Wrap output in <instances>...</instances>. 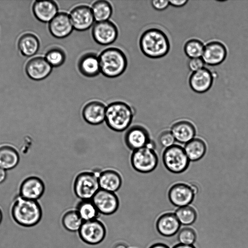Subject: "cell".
Wrapping results in <instances>:
<instances>
[{
    "label": "cell",
    "mask_w": 248,
    "mask_h": 248,
    "mask_svg": "<svg viewBox=\"0 0 248 248\" xmlns=\"http://www.w3.org/2000/svg\"><path fill=\"white\" fill-rule=\"evenodd\" d=\"M195 194L191 185L179 183L170 187L168 196L170 203L179 208L189 205L193 202Z\"/></svg>",
    "instance_id": "cell-10"
},
{
    "label": "cell",
    "mask_w": 248,
    "mask_h": 248,
    "mask_svg": "<svg viewBox=\"0 0 248 248\" xmlns=\"http://www.w3.org/2000/svg\"><path fill=\"white\" fill-rule=\"evenodd\" d=\"M184 150L190 161H197L205 155L206 145L202 140L198 138H194L186 144Z\"/></svg>",
    "instance_id": "cell-26"
},
{
    "label": "cell",
    "mask_w": 248,
    "mask_h": 248,
    "mask_svg": "<svg viewBox=\"0 0 248 248\" xmlns=\"http://www.w3.org/2000/svg\"><path fill=\"white\" fill-rule=\"evenodd\" d=\"M91 9L94 20L96 22L108 20L112 14V6L107 0L95 1L92 4Z\"/></svg>",
    "instance_id": "cell-29"
},
{
    "label": "cell",
    "mask_w": 248,
    "mask_h": 248,
    "mask_svg": "<svg viewBox=\"0 0 248 248\" xmlns=\"http://www.w3.org/2000/svg\"><path fill=\"white\" fill-rule=\"evenodd\" d=\"M213 78L211 71L204 67L192 73L189 78V85L191 90L195 93H204L211 88Z\"/></svg>",
    "instance_id": "cell-16"
},
{
    "label": "cell",
    "mask_w": 248,
    "mask_h": 248,
    "mask_svg": "<svg viewBox=\"0 0 248 248\" xmlns=\"http://www.w3.org/2000/svg\"><path fill=\"white\" fill-rule=\"evenodd\" d=\"M151 4L157 11L164 10L170 5L169 0H154L151 1Z\"/></svg>",
    "instance_id": "cell-37"
},
{
    "label": "cell",
    "mask_w": 248,
    "mask_h": 248,
    "mask_svg": "<svg viewBox=\"0 0 248 248\" xmlns=\"http://www.w3.org/2000/svg\"><path fill=\"white\" fill-rule=\"evenodd\" d=\"M150 141L148 131L140 125L131 127L124 135L125 143L133 151L147 146Z\"/></svg>",
    "instance_id": "cell-14"
},
{
    "label": "cell",
    "mask_w": 248,
    "mask_h": 248,
    "mask_svg": "<svg viewBox=\"0 0 248 248\" xmlns=\"http://www.w3.org/2000/svg\"><path fill=\"white\" fill-rule=\"evenodd\" d=\"M158 140L162 147L167 148L174 145L175 140L171 132L166 130L160 133Z\"/></svg>",
    "instance_id": "cell-35"
},
{
    "label": "cell",
    "mask_w": 248,
    "mask_h": 248,
    "mask_svg": "<svg viewBox=\"0 0 248 248\" xmlns=\"http://www.w3.org/2000/svg\"><path fill=\"white\" fill-rule=\"evenodd\" d=\"M170 132L175 140L181 143H186L196 135V129L194 125L188 121H178L171 127Z\"/></svg>",
    "instance_id": "cell-23"
},
{
    "label": "cell",
    "mask_w": 248,
    "mask_h": 248,
    "mask_svg": "<svg viewBox=\"0 0 248 248\" xmlns=\"http://www.w3.org/2000/svg\"><path fill=\"white\" fill-rule=\"evenodd\" d=\"M113 248H128V246L122 243H118L116 244Z\"/></svg>",
    "instance_id": "cell-42"
},
{
    "label": "cell",
    "mask_w": 248,
    "mask_h": 248,
    "mask_svg": "<svg viewBox=\"0 0 248 248\" xmlns=\"http://www.w3.org/2000/svg\"><path fill=\"white\" fill-rule=\"evenodd\" d=\"M205 45L197 39H191L184 45V51L189 59L202 57Z\"/></svg>",
    "instance_id": "cell-32"
},
{
    "label": "cell",
    "mask_w": 248,
    "mask_h": 248,
    "mask_svg": "<svg viewBox=\"0 0 248 248\" xmlns=\"http://www.w3.org/2000/svg\"><path fill=\"white\" fill-rule=\"evenodd\" d=\"M134 112L128 104L122 101H115L106 107L105 122L107 126L116 132H123L130 125Z\"/></svg>",
    "instance_id": "cell-4"
},
{
    "label": "cell",
    "mask_w": 248,
    "mask_h": 248,
    "mask_svg": "<svg viewBox=\"0 0 248 248\" xmlns=\"http://www.w3.org/2000/svg\"><path fill=\"white\" fill-rule=\"evenodd\" d=\"M62 226L67 231L71 232H78L83 221L76 210H71L65 212L62 219Z\"/></svg>",
    "instance_id": "cell-30"
},
{
    "label": "cell",
    "mask_w": 248,
    "mask_h": 248,
    "mask_svg": "<svg viewBox=\"0 0 248 248\" xmlns=\"http://www.w3.org/2000/svg\"><path fill=\"white\" fill-rule=\"evenodd\" d=\"M98 182L100 189L114 193L120 188L122 178L118 172L108 169L98 174Z\"/></svg>",
    "instance_id": "cell-24"
},
{
    "label": "cell",
    "mask_w": 248,
    "mask_h": 248,
    "mask_svg": "<svg viewBox=\"0 0 248 248\" xmlns=\"http://www.w3.org/2000/svg\"><path fill=\"white\" fill-rule=\"evenodd\" d=\"M172 248H196L194 245H187L179 243L175 245Z\"/></svg>",
    "instance_id": "cell-41"
},
{
    "label": "cell",
    "mask_w": 248,
    "mask_h": 248,
    "mask_svg": "<svg viewBox=\"0 0 248 248\" xmlns=\"http://www.w3.org/2000/svg\"><path fill=\"white\" fill-rule=\"evenodd\" d=\"M227 54L226 47L222 43L213 41L205 45L202 58L205 64L209 66H217L224 61Z\"/></svg>",
    "instance_id": "cell-13"
},
{
    "label": "cell",
    "mask_w": 248,
    "mask_h": 248,
    "mask_svg": "<svg viewBox=\"0 0 248 248\" xmlns=\"http://www.w3.org/2000/svg\"><path fill=\"white\" fill-rule=\"evenodd\" d=\"M48 28L53 36L60 39L69 36L74 29L69 15L65 12L58 13L49 22Z\"/></svg>",
    "instance_id": "cell-18"
},
{
    "label": "cell",
    "mask_w": 248,
    "mask_h": 248,
    "mask_svg": "<svg viewBox=\"0 0 248 248\" xmlns=\"http://www.w3.org/2000/svg\"><path fill=\"white\" fill-rule=\"evenodd\" d=\"M78 232L82 241L88 245H96L105 239L106 229L103 223L96 219L83 222Z\"/></svg>",
    "instance_id": "cell-8"
},
{
    "label": "cell",
    "mask_w": 248,
    "mask_h": 248,
    "mask_svg": "<svg viewBox=\"0 0 248 248\" xmlns=\"http://www.w3.org/2000/svg\"><path fill=\"white\" fill-rule=\"evenodd\" d=\"M133 168L140 173H147L156 168L158 158L154 149L148 146L133 151L130 158Z\"/></svg>",
    "instance_id": "cell-7"
},
{
    "label": "cell",
    "mask_w": 248,
    "mask_h": 248,
    "mask_svg": "<svg viewBox=\"0 0 248 248\" xmlns=\"http://www.w3.org/2000/svg\"><path fill=\"white\" fill-rule=\"evenodd\" d=\"M19 161V154L14 147L9 145L0 146V168L11 170L17 166Z\"/></svg>",
    "instance_id": "cell-25"
},
{
    "label": "cell",
    "mask_w": 248,
    "mask_h": 248,
    "mask_svg": "<svg viewBox=\"0 0 248 248\" xmlns=\"http://www.w3.org/2000/svg\"><path fill=\"white\" fill-rule=\"evenodd\" d=\"M92 201L100 214L110 215L115 213L119 206V201L114 192L100 189Z\"/></svg>",
    "instance_id": "cell-11"
},
{
    "label": "cell",
    "mask_w": 248,
    "mask_h": 248,
    "mask_svg": "<svg viewBox=\"0 0 248 248\" xmlns=\"http://www.w3.org/2000/svg\"><path fill=\"white\" fill-rule=\"evenodd\" d=\"M106 107L104 104L100 101L89 102L82 109V117L90 124H100L105 120Z\"/></svg>",
    "instance_id": "cell-17"
},
{
    "label": "cell",
    "mask_w": 248,
    "mask_h": 248,
    "mask_svg": "<svg viewBox=\"0 0 248 248\" xmlns=\"http://www.w3.org/2000/svg\"><path fill=\"white\" fill-rule=\"evenodd\" d=\"M139 44L142 52L152 59L164 57L170 48L167 35L157 28H150L144 31L140 36Z\"/></svg>",
    "instance_id": "cell-1"
},
{
    "label": "cell",
    "mask_w": 248,
    "mask_h": 248,
    "mask_svg": "<svg viewBox=\"0 0 248 248\" xmlns=\"http://www.w3.org/2000/svg\"><path fill=\"white\" fill-rule=\"evenodd\" d=\"M100 72L105 77L114 78L121 76L127 65L126 55L120 49L108 47L98 56Z\"/></svg>",
    "instance_id": "cell-3"
},
{
    "label": "cell",
    "mask_w": 248,
    "mask_h": 248,
    "mask_svg": "<svg viewBox=\"0 0 248 248\" xmlns=\"http://www.w3.org/2000/svg\"><path fill=\"white\" fill-rule=\"evenodd\" d=\"M18 46L21 53L30 57L35 54L39 46V42L36 36L31 33H26L20 38Z\"/></svg>",
    "instance_id": "cell-27"
},
{
    "label": "cell",
    "mask_w": 248,
    "mask_h": 248,
    "mask_svg": "<svg viewBox=\"0 0 248 248\" xmlns=\"http://www.w3.org/2000/svg\"><path fill=\"white\" fill-rule=\"evenodd\" d=\"M162 161L165 168L173 173L186 171L190 162L184 148L177 144L165 149L162 154Z\"/></svg>",
    "instance_id": "cell-6"
},
{
    "label": "cell",
    "mask_w": 248,
    "mask_h": 248,
    "mask_svg": "<svg viewBox=\"0 0 248 248\" xmlns=\"http://www.w3.org/2000/svg\"><path fill=\"white\" fill-rule=\"evenodd\" d=\"M177 239L180 244L193 245L197 239V233L193 228L186 227L179 230Z\"/></svg>",
    "instance_id": "cell-34"
},
{
    "label": "cell",
    "mask_w": 248,
    "mask_h": 248,
    "mask_svg": "<svg viewBox=\"0 0 248 248\" xmlns=\"http://www.w3.org/2000/svg\"><path fill=\"white\" fill-rule=\"evenodd\" d=\"M73 189L78 198L81 200H92L100 189L98 175L90 171L79 173L75 179Z\"/></svg>",
    "instance_id": "cell-5"
},
{
    "label": "cell",
    "mask_w": 248,
    "mask_h": 248,
    "mask_svg": "<svg viewBox=\"0 0 248 248\" xmlns=\"http://www.w3.org/2000/svg\"><path fill=\"white\" fill-rule=\"evenodd\" d=\"M76 210L83 222L98 219L100 215L92 200H81Z\"/></svg>",
    "instance_id": "cell-28"
},
{
    "label": "cell",
    "mask_w": 248,
    "mask_h": 248,
    "mask_svg": "<svg viewBox=\"0 0 248 248\" xmlns=\"http://www.w3.org/2000/svg\"><path fill=\"white\" fill-rule=\"evenodd\" d=\"M181 224L175 213H165L160 215L156 221L157 232L164 237H171L179 232Z\"/></svg>",
    "instance_id": "cell-19"
},
{
    "label": "cell",
    "mask_w": 248,
    "mask_h": 248,
    "mask_svg": "<svg viewBox=\"0 0 248 248\" xmlns=\"http://www.w3.org/2000/svg\"><path fill=\"white\" fill-rule=\"evenodd\" d=\"M188 0H169L170 5L176 8L183 7L188 2Z\"/></svg>",
    "instance_id": "cell-38"
},
{
    "label": "cell",
    "mask_w": 248,
    "mask_h": 248,
    "mask_svg": "<svg viewBox=\"0 0 248 248\" xmlns=\"http://www.w3.org/2000/svg\"><path fill=\"white\" fill-rule=\"evenodd\" d=\"M12 215L21 226L31 227L36 225L42 216L41 207L36 201L17 197L12 206Z\"/></svg>",
    "instance_id": "cell-2"
},
{
    "label": "cell",
    "mask_w": 248,
    "mask_h": 248,
    "mask_svg": "<svg viewBox=\"0 0 248 248\" xmlns=\"http://www.w3.org/2000/svg\"><path fill=\"white\" fill-rule=\"evenodd\" d=\"M78 66L80 73L88 78L94 77L100 73L98 56L93 53L83 55L78 61Z\"/></svg>",
    "instance_id": "cell-21"
},
{
    "label": "cell",
    "mask_w": 248,
    "mask_h": 248,
    "mask_svg": "<svg viewBox=\"0 0 248 248\" xmlns=\"http://www.w3.org/2000/svg\"><path fill=\"white\" fill-rule=\"evenodd\" d=\"M65 58L63 50L59 47H53L46 52L45 59L52 67H59L64 63Z\"/></svg>",
    "instance_id": "cell-33"
},
{
    "label": "cell",
    "mask_w": 248,
    "mask_h": 248,
    "mask_svg": "<svg viewBox=\"0 0 248 248\" xmlns=\"http://www.w3.org/2000/svg\"><path fill=\"white\" fill-rule=\"evenodd\" d=\"M149 248H170L167 245L162 243H157L151 246Z\"/></svg>",
    "instance_id": "cell-40"
},
{
    "label": "cell",
    "mask_w": 248,
    "mask_h": 248,
    "mask_svg": "<svg viewBox=\"0 0 248 248\" xmlns=\"http://www.w3.org/2000/svg\"><path fill=\"white\" fill-rule=\"evenodd\" d=\"M92 34L97 44L107 46L116 41L118 30L115 24L109 20L96 22L93 25Z\"/></svg>",
    "instance_id": "cell-9"
},
{
    "label": "cell",
    "mask_w": 248,
    "mask_h": 248,
    "mask_svg": "<svg viewBox=\"0 0 248 248\" xmlns=\"http://www.w3.org/2000/svg\"><path fill=\"white\" fill-rule=\"evenodd\" d=\"M69 16L73 28L78 31H84L91 27L95 21L89 6L78 5L71 11Z\"/></svg>",
    "instance_id": "cell-12"
},
{
    "label": "cell",
    "mask_w": 248,
    "mask_h": 248,
    "mask_svg": "<svg viewBox=\"0 0 248 248\" xmlns=\"http://www.w3.org/2000/svg\"><path fill=\"white\" fill-rule=\"evenodd\" d=\"M45 189L44 183L36 176H30L21 183L20 196L23 198L36 201L43 195Z\"/></svg>",
    "instance_id": "cell-15"
},
{
    "label": "cell",
    "mask_w": 248,
    "mask_h": 248,
    "mask_svg": "<svg viewBox=\"0 0 248 248\" xmlns=\"http://www.w3.org/2000/svg\"><path fill=\"white\" fill-rule=\"evenodd\" d=\"M2 214L1 211L0 209V224L2 221Z\"/></svg>",
    "instance_id": "cell-43"
},
{
    "label": "cell",
    "mask_w": 248,
    "mask_h": 248,
    "mask_svg": "<svg viewBox=\"0 0 248 248\" xmlns=\"http://www.w3.org/2000/svg\"><path fill=\"white\" fill-rule=\"evenodd\" d=\"M205 63L202 58H195L189 59L187 62V67L193 72L203 68Z\"/></svg>",
    "instance_id": "cell-36"
},
{
    "label": "cell",
    "mask_w": 248,
    "mask_h": 248,
    "mask_svg": "<svg viewBox=\"0 0 248 248\" xmlns=\"http://www.w3.org/2000/svg\"><path fill=\"white\" fill-rule=\"evenodd\" d=\"M175 214L181 225L186 226L193 224L197 218L196 209L190 205L178 208Z\"/></svg>",
    "instance_id": "cell-31"
},
{
    "label": "cell",
    "mask_w": 248,
    "mask_h": 248,
    "mask_svg": "<svg viewBox=\"0 0 248 248\" xmlns=\"http://www.w3.org/2000/svg\"><path fill=\"white\" fill-rule=\"evenodd\" d=\"M35 17L43 22H50L58 14V7L52 0L36 1L33 5Z\"/></svg>",
    "instance_id": "cell-22"
},
{
    "label": "cell",
    "mask_w": 248,
    "mask_h": 248,
    "mask_svg": "<svg viewBox=\"0 0 248 248\" xmlns=\"http://www.w3.org/2000/svg\"><path fill=\"white\" fill-rule=\"evenodd\" d=\"M7 176L6 170L0 168V184L3 183Z\"/></svg>",
    "instance_id": "cell-39"
},
{
    "label": "cell",
    "mask_w": 248,
    "mask_h": 248,
    "mask_svg": "<svg viewBox=\"0 0 248 248\" xmlns=\"http://www.w3.org/2000/svg\"><path fill=\"white\" fill-rule=\"evenodd\" d=\"M52 67L45 58L36 57L28 62L26 71L30 78L38 80L46 78L51 73Z\"/></svg>",
    "instance_id": "cell-20"
}]
</instances>
